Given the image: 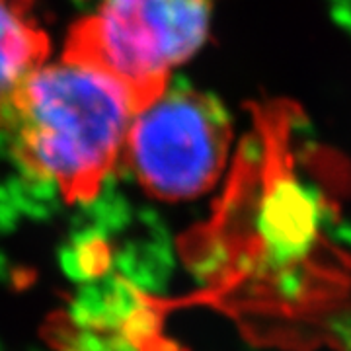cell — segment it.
Here are the masks:
<instances>
[{
    "label": "cell",
    "instance_id": "cell-2",
    "mask_svg": "<svg viewBox=\"0 0 351 351\" xmlns=\"http://www.w3.org/2000/svg\"><path fill=\"white\" fill-rule=\"evenodd\" d=\"M213 6L215 0H96L64 49L112 71L145 104L203 45Z\"/></svg>",
    "mask_w": 351,
    "mask_h": 351
},
{
    "label": "cell",
    "instance_id": "cell-3",
    "mask_svg": "<svg viewBox=\"0 0 351 351\" xmlns=\"http://www.w3.org/2000/svg\"><path fill=\"white\" fill-rule=\"evenodd\" d=\"M230 138V119L221 101L168 84L135 113L123 160L154 197L193 199L221 178Z\"/></svg>",
    "mask_w": 351,
    "mask_h": 351
},
{
    "label": "cell",
    "instance_id": "cell-4",
    "mask_svg": "<svg viewBox=\"0 0 351 351\" xmlns=\"http://www.w3.org/2000/svg\"><path fill=\"white\" fill-rule=\"evenodd\" d=\"M47 53L49 39L36 16V0H0V125Z\"/></svg>",
    "mask_w": 351,
    "mask_h": 351
},
{
    "label": "cell",
    "instance_id": "cell-1",
    "mask_svg": "<svg viewBox=\"0 0 351 351\" xmlns=\"http://www.w3.org/2000/svg\"><path fill=\"white\" fill-rule=\"evenodd\" d=\"M143 104L100 63L64 49L39 64L18 90L2 125L29 174L64 199L90 201L123 160L127 135Z\"/></svg>",
    "mask_w": 351,
    "mask_h": 351
}]
</instances>
